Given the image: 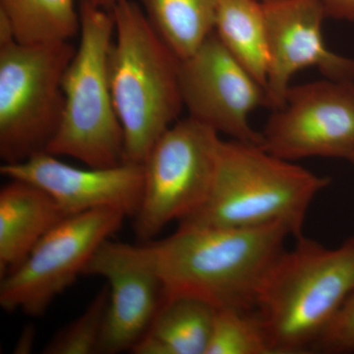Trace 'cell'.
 Returning a JSON list of instances; mask_svg holds the SVG:
<instances>
[{
  "instance_id": "cell-1",
  "label": "cell",
  "mask_w": 354,
  "mask_h": 354,
  "mask_svg": "<svg viewBox=\"0 0 354 354\" xmlns=\"http://www.w3.org/2000/svg\"><path fill=\"white\" fill-rule=\"evenodd\" d=\"M285 223L252 227L179 223L169 236L141 244L164 301L192 297L216 309L255 311L261 288L290 236Z\"/></svg>"
},
{
  "instance_id": "cell-2",
  "label": "cell",
  "mask_w": 354,
  "mask_h": 354,
  "mask_svg": "<svg viewBox=\"0 0 354 354\" xmlns=\"http://www.w3.org/2000/svg\"><path fill=\"white\" fill-rule=\"evenodd\" d=\"M111 12L109 80L124 137L123 162L143 165L184 106L180 59L158 36L138 2L120 0Z\"/></svg>"
},
{
  "instance_id": "cell-3",
  "label": "cell",
  "mask_w": 354,
  "mask_h": 354,
  "mask_svg": "<svg viewBox=\"0 0 354 354\" xmlns=\"http://www.w3.org/2000/svg\"><path fill=\"white\" fill-rule=\"evenodd\" d=\"M353 291L354 236L335 248L298 237L272 266L256 305L274 354L312 353Z\"/></svg>"
},
{
  "instance_id": "cell-4",
  "label": "cell",
  "mask_w": 354,
  "mask_h": 354,
  "mask_svg": "<svg viewBox=\"0 0 354 354\" xmlns=\"http://www.w3.org/2000/svg\"><path fill=\"white\" fill-rule=\"evenodd\" d=\"M330 183L329 177L276 157L257 144L223 140L206 202L179 223L228 227L281 223L298 239L304 235L309 207Z\"/></svg>"
},
{
  "instance_id": "cell-5",
  "label": "cell",
  "mask_w": 354,
  "mask_h": 354,
  "mask_svg": "<svg viewBox=\"0 0 354 354\" xmlns=\"http://www.w3.org/2000/svg\"><path fill=\"white\" fill-rule=\"evenodd\" d=\"M80 41L65 71L62 123L46 152L90 167L123 162L124 137L109 87L108 57L114 36L111 11L81 0Z\"/></svg>"
},
{
  "instance_id": "cell-6",
  "label": "cell",
  "mask_w": 354,
  "mask_h": 354,
  "mask_svg": "<svg viewBox=\"0 0 354 354\" xmlns=\"http://www.w3.org/2000/svg\"><path fill=\"white\" fill-rule=\"evenodd\" d=\"M70 41L0 46V158L17 164L46 152L62 123Z\"/></svg>"
},
{
  "instance_id": "cell-7",
  "label": "cell",
  "mask_w": 354,
  "mask_h": 354,
  "mask_svg": "<svg viewBox=\"0 0 354 354\" xmlns=\"http://www.w3.org/2000/svg\"><path fill=\"white\" fill-rule=\"evenodd\" d=\"M221 141L218 132L190 116L177 120L158 139L143 162V196L134 216L135 234L143 243L206 202Z\"/></svg>"
},
{
  "instance_id": "cell-8",
  "label": "cell",
  "mask_w": 354,
  "mask_h": 354,
  "mask_svg": "<svg viewBox=\"0 0 354 354\" xmlns=\"http://www.w3.org/2000/svg\"><path fill=\"white\" fill-rule=\"evenodd\" d=\"M127 216L121 209L101 208L64 218L19 267L1 278L0 306L7 312L43 316L55 298L83 276L97 249Z\"/></svg>"
},
{
  "instance_id": "cell-9",
  "label": "cell",
  "mask_w": 354,
  "mask_h": 354,
  "mask_svg": "<svg viewBox=\"0 0 354 354\" xmlns=\"http://www.w3.org/2000/svg\"><path fill=\"white\" fill-rule=\"evenodd\" d=\"M261 136L262 148L283 160L332 158L354 165V82L325 78L290 87Z\"/></svg>"
},
{
  "instance_id": "cell-10",
  "label": "cell",
  "mask_w": 354,
  "mask_h": 354,
  "mask_svg": "<svg viewBox=\"0 0 354 354\" xmlns=\"http://www.w3.org/2000/svg\"><path fill=\"white\" fill-rule=\"evenodd\" d=\"M179 83L188 116L237 141L261 146L249 115L271 109L267 90L225 48L215 31L189 57L180 60Z\"/></svg>"
},
{
  "instance_id": "cell-11",
  "label": "cell",
  "mask_w": 354,
  "mask_h": 354,
  "mask_svg": "<svg viewBox=\"0 0 354 354\" xmlns=\"http://www.w3.org/2000/svg\"><path fill=\"white\" fill-rule=\"evenodd\" d=\"M109 283V299L97 353L132 351L164 302L158 274L141 245L104 241L84 271Z\"/></svg>"
},
{
  "instance_id": "cell-12",
  "label": "cell",
  "mask_w": 354,
  "mask_h": 354,
  "mask_svg": "<svg viewBox=\"0 0 354 354\" xmlns=\"http://www.w3.org/2000/svg\"><path fill=\"white\" fill-rule=\"evenodd\" d=\"M264 6L269 48L267 93L271 109L283 106L292 76L315 67L325 78L354 82L353 58L337 55L323 38L322 0H283Z\"/></svg>"
},
{
  "instance_id": "cell-13",
  "label": "cell",
  "mask_w": 354,
  "mask_h": 354,
  "mask_svg": "<svg viewBox=\"0 0 354 354\" xmlns=\"http://www.w3.org/2000/svg\"><path fill=\"white\" fill-rule=\"evenodd\" d=\"M0 172L46 191L66 216L113 208L134 218L143 196V165L81 169L43 152L17 164H3Z\"/></svg>"
},
{
  "instance_id": "cell-14",
  "label": "cell",
  "mask_w": 354,
  "mask_h": 354,
  "mask_svg": "<svg viewBox=\"0 0 354 354\" xmlns=\"http://www.w3.org/2000/svg\"><path fill=\"white\" fill-rule=\"evenodd\" d=\"M66 216L46 191L10 179L0 190V277L19 267L44 235Z\"/></svg>"
},
{
  "instance_id": "cell-15",
  "label": "cell",
  "mask_w": 354,
  "mask_h": 354,
  "mask_svg": "<svg viewBox=\"0 0 354 354\" xmlns=\"http://www.w3.org/2000/svg\"><path fill=\"white\" fill-rule=\"evenodd\" d=\"M216 308L192 297L165 300L135 354H206Z\"/></svg>"
},
{
  "instance_id": "cell-16",
  "label": "cell",
  "mask_w": 354,
  "mask_h": 354,
  "mask_svg": "<svg viewBox=\"0 0 354 354\" xmlns=\"http://www.w3.org/2000/svg\"><path fill=\"white\" fill-rule=\"evenodd\" d=\"M214 31L232 57L267 90L269 48L263 3L218 0Z\"/></svg>"
},
{
  "instance_id": "cell-17",
  "label": "cell",
  "mask_w": 354,
  "mask_h": 354,
  "mask_svg": "<svg viewBox=\"0 0 354 354\" xmlns=\"http://www.w3.org/2000/svg\"><path fill=\"white\" fill-rule=\"evenodd\" d=\"M158 36L180 60L189 57L215 30L218 0H138Z\"/></svg>"
},
{
  "instance_id": "cell-18",
  "label": "cell",
  "mask_w": 354,
  "mask_h": 354,
  "mask_svg": "<svg viewBox=\"0 0 354 354\" xmlns=\"http://www.w3.org/2000/svg\"><path fill=\"white\" fill-rule=\"evenodd\" d=\"M0 12L10 22L19 44L70 41L80 32L75 0H0Z\"/></svg>"
},
{
  "instance_id": "cell-19",
  "label": "cell",
  "mask_w": 354,
  "mask_h": 354,
  "mask_svg": "<svg viewBox=\"0 0 354 354\" xmlns=\"http://www.w3.org/2000/svg\"><path fill=\"white\" fill-rule=\"evenodd\" d=\"M206 354H274L256 311L216 309Z\"/></svg>"
},
{
  "instance_id": "cell-20",
  "label": "cell",
  "mask_w": 354,
  "mask_h": 354,
  "mask_svg": "<svg viewBox=\"0 0 354 354\" xmlns=\"http://www.w3.org/2000/svg\"><path fill=\"white\" fill-rule=\"evenodd\" d=\"M109 299V286L97 293L85 311L59 330L43 349L44 354L97 353Z\"/></svg>"
},
{
  "instance_id": "cell-21",
  "label": "cell",
  "mask_w": 354,
  "mask_h": 354,
  "mask_svg": "<svg viewBox=\"0 0 354 354\" xmlns=\"http://www.w3.org/2000/svg\"><path fill=\"white\" fill-rule=\"evenodd\" d=\"M314 351L328 354L354 353V291L317 342Z\"/></svg>"
},
{
  "instance_id": "cell-22",
  "label": "cell",
  "mask_w": 354,
  "mask_h": 354,
  "mask_svg": "<svg viewBox=\"0 0 354 354\" xmlns=\"http://www.w3.org/2000/svg\"><path fill=\"white\" fill-rule=\"evenodd\" d=\"M327 17L354 22V0H322Z\"/></svg>"
},
{
  "instance_id": "cell-23",
  "label": "cell",
  "mask_w": 354,
  "mask_h": 354,
  "mask_svg": "<svg viewBox=\"0 0 354 354\" xmlns=\"http://www.w3.org/2000/svg\"><path fill=\"white\" fill-rule=\"evenodd\" d=\"M22 337H24V342L19 341L17 348H16V353H29L30 348H31V344L32 342V337H34V332L32 330L27 329Z\"/></svg>"
},
{
  "instance_id": "cell-24",
  "label": "cell",
  "mask_w": 354,
  "mask_h": 354,
  "mask_svg": "<svg viewBox=\"0 0 354 354\" xmlns=\"http://www.w3.org/2000/svg\"><path fill=\"white\" fill-rule=\"evenodd\" d=\"M95 6L101 7L104 10L113 11V7L118 4L120 0H88Z\"/></svg>"
},
{
  "instance_id": "cell-25",
  "label": "cell",
  "mask_w": 354,
  "mask_h": 354,
  "mask_svg": "<svg viewBox=\"0 0 354 354\" xmlns=\"http://www.w3.org/2000/svg\"><path fill=\"white\" fill-rule=\"evenodd\" d=\"M263 4L274 3V2L283 1V0H257Z\"/></svg>"
}]
</instances>
